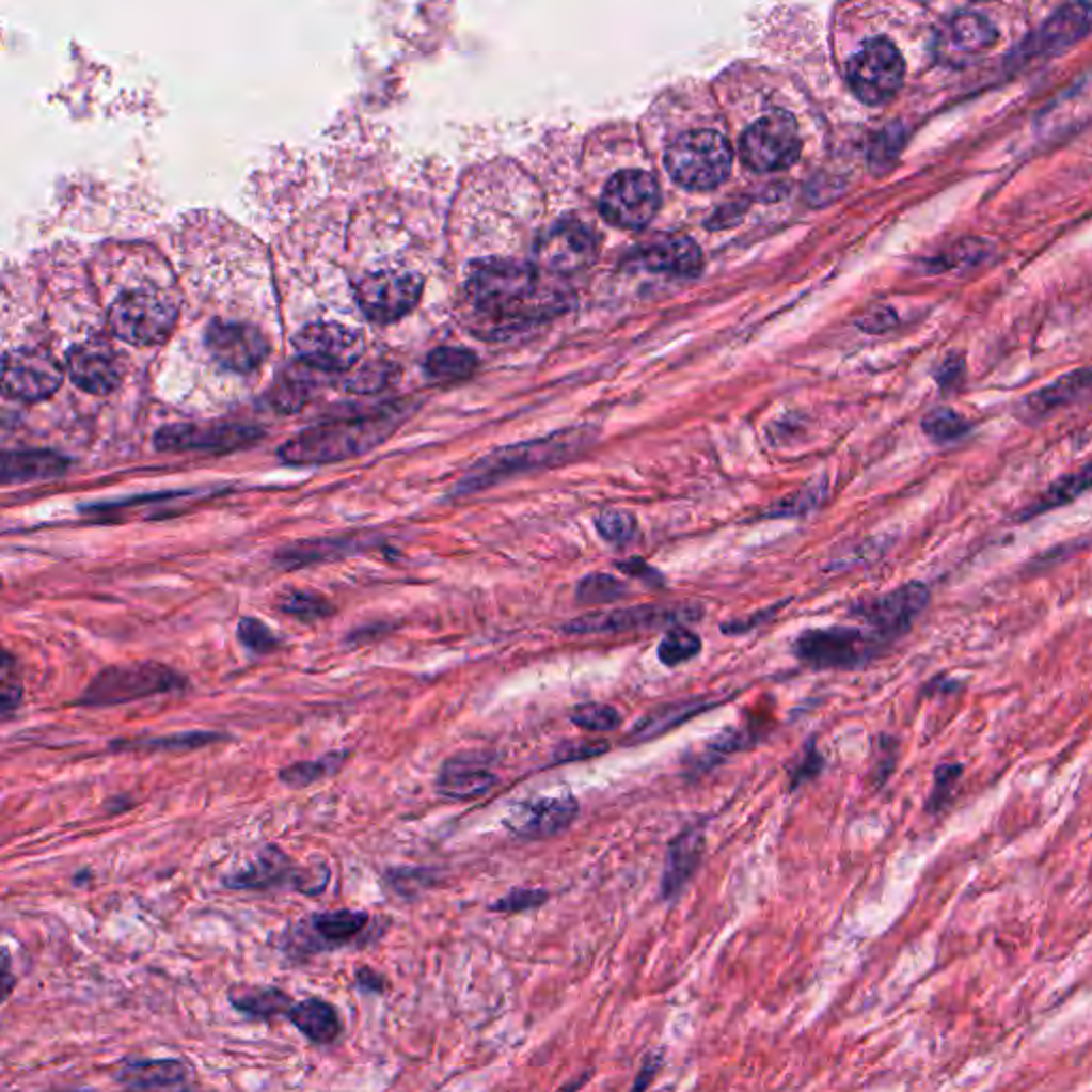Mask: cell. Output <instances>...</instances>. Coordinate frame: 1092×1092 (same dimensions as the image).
Instances as JSON below:
<instances>
[{"label": "cell", "instance_id": "cell-1", "mask_svg": "<svg viewBox=\"0 0 1092 1092\" xmlns=\"http://www.w3.org/2000/svg\"><path fill=\"white\" fill-rule=\"evenodd\" d=\"M401 414L395 408L337 416L333 421L314 425L286 440L278 457L288 465H320L346 461L365 455L374 446L382 444L399 425Z\"/></svg>", "mask_w": 1092, "mask_h": 1092}, {"label": "cell", "instance_id": "cell-2", "mask_svg": "<svg viewBox=\"0 0 1092 1092\" xmlns=\"http://www.w3.org/2000/svg\"><path fill=\"white\" fill-rule=\"evenodd\" d=\"M188 685L190 681L179 670L154 660L113 664L96 672L73 705L81 709H109L152 696L184 692Z\"/></svg>", "mask_w": 1092, "mask_h": 1092}, {"label": "cell", "instance_id": "cell-3", "mask_svg": "<svg viewBox=\"0 0 1092 1092\" xmlns=\"http://www.w3.org/2000/svg\"><path fill=\"white\" fill-rule=\"evenodd\" d=\"M536 290V271L517 260H485L472 267L465 301L482 320H504L527 305Z\"/></svg>", "mask_w": 1092, "mask_h": 1092}, {"label": "cell", "instance_id": "cell-4", "mask_svg": "<svg viewBox=\"0 0 1092 1092\" xmlns=\"http://www.w3.org/2000/svg\"><path fill=\"white\" fill-rule=\"evenodd\" d=\"M664 162L672 179L681 186L711 190L728 179L732 147L717 130H690L668 145Z\"/></svg>", "mask_w": 1092, "mask_h": 1092}, {"label": "cell", "instance_id": "cell-5", "mask_svg": "<svg viewBox=\"0 0 1092 1092\" xmlns=\"http://www.w3.org/2000/svg\"><path fill=\"white\" fill-rule=\"evenodd\" d=\"M890 645L852 626L813 628L794 640V655L813 670H860Z\"/></svg>", "mask_w": 1092, "mask_h": 1092}, {"label": "cell", "instance_id": "cell-6", "mask_svg": "<svg viewBox=\"0 0 1092 1092\" xmlns=\"http://www.w3.org/2000/svg\"><path fill=\"white\" fill-rule=\"evenodd\" d=\"M576 448V440L572 438H549L540 442L519 444L504 450H497L495 455L485 457L478 461L453 489V497H463L478 493L482 489L493 487L500 480H506L510 476H517L521 472L538 470L544 465L561 463L568 459Z\"/></svg>", "mask_w": 1092, "mask_h": 1092}, {"label": "cell", "instance_id": "cell-7", "mask_svg": "<svg viewBox=\"0 0 1092 1092\" xmlns=\"http://www.w3.org/2000/svg\"><path fill=\"white\" fill-rule=\"evenodd\" d=\"M700 617L702 608L698 604H640L587 613L564 623L561 632L570 636H613L660 628H677L683 623L698 621Z\"/></svg>", "mask_w": 1092, "mask_h": 1092}, {"label": "cell", "instance_id": "cell-8", "mask_svg": "<svg viewBox=\"0 0 1092 1092\" xmlns=\"http://www.w3.org/2000/svg\"><path fill=\"white\" fill-rule=\"evenodd\" d=\"M931 587L922 581H909L892 591L858 600L850 615L862 621L873 636L892 645L907 636L914 623L931 606Z\"/></svg>", "mask_w": 1092, "mask_h": 1092}, {"label": "cell", "instance_id": "cell-9", "mask_svg": "<svg viewBox=\"0 0 1092 1092\" xmlns=\"http://www.w3.org/2000/svg\"><path fill=\"white\" fill-rule=\"evenodd\" d=\"M177 307L156 290H126L109 310V327L130 346L162 344L175 329Z\"/></svg>", "mask_w": 1092, "mask_h": 1092}, {"label": "cell", "instance_id": "cell-10", "mask_svg": "<svg viewBox=\"0 0 1092 1092\" xmlns=\"http://www.w3.org/2000/svg\"><path fill=\"white\" fill-rule=\"evenodd\" d=\"M852 92L867 105H884L905 81V60L888 38L867 41L845 68Z\"/></svg>", "mask_w": 1092, "mask_h": 1092}, {"label": "cell", "instance_id": "cell-11", "mask_svg": "<svg viewBox=\"0 0 1092 1092\" xmlns=\"http://www.w3.org/2000/svg\"><path fill=\"white\" fill-rule=\"evenodd\" d=\"M999 43L997 23L974 9L952 13L935 32V58L950 68H965L982 60Z\"/></svg>", "mask_w": 1092, "mask_h": 1092}, {"label": "cell", "instance_id": "cell-12", "mask_svg": "<svg viewBox=\"0 0 1092 1092\" xmlns=\"http://www.w3.org/2000/svg\"><path fill=\"white\" fill-rule=\"evenodd\" d=\"M801 132L796 120L786 111H771L751 124L741 139V154L754 171H784L798 160Z\"/></svg>", "mask_w": 1092, "mask_h": 1092}, {"label": "cell", "instance_id": "cell-13", "mask_svg": "<svg viewBox=\"0 0 1092 1092\" xmlns=\"http://www.w3.org/2000/svg\"><path fill=\"white\" fill-rule=\"evenodd\" d=\"M423 295V278L414 271L386 267L367 273L357 286V301L374 322L389 325L410 314Z\"/></svg>", "mask_w": 1092, "mask_h": 1092}, {"label": "cell", "instance_id": "cell-14", "mask_svg": "<svg viewBox=\"0 0 1092 1092\" xmlns=\"http://www.w3.org/2000/svg\"><path fill=\"white\" fill-rule=\"evenodd\" d=\"M329 869L327 865L312 869H299L278 845H267L258 852L256 860L224 877V886L231 890H271L280 886H292L303 895H318L327 888Z\"/></svg>", "mask_w": 1092, "mask_h": 1092}, {"label": "cell", "instance_id": "cell-15", "mask_svg": "<svg viewBox=\"0 0 1092 1092\" xmlns=\"http://www.w3.org/2000/svg\"><path fill=\"white\" fill-rule=\"evenodd\" d=\"M662 203L655 177L647 171H621L606 184L600 196L602 216L619 228H643L653 220Z\"/></svg>", "mask_w": 1092, "mask_h": 1092}, {"label": "cell", "instance_id": "cell-16", "mask_svg": "<svg viewBox=\"0 0 1092 1092\" xmlns=\"http://www.w3.org/2000/svg\"><path fill=\"white\" fill-rule=\"evenodd\" d=\"M1091 32V2L1063 4L1020 47L1014 49L1012 62L1025 66L1033 60L1055 58L1087 38Z\"/></svg>", "mask_w": 1092, "mask_h": 1092}, {"label": "cell", "instance_id": "cell-17", "mask_svg": "<svg viewBox=\"0 0 1092 1092\" xmlns=\"http://www.w3.org/2000/svg\"><path fill=\"white\" fill-rule=\"evenodd\" d=\"M301 363L318 371H346L363 357V337L337 322H314L292 337Z\"/></svg>", "mask_w": 1092, "mask_h": 1092}, {"label": "cell", "instance_id": "cell-18", "mask_svg": "<svg viewBox=\"0 0 1092 1092\" xmlns=\"http://www.w3.org/2000/svg\"><path fill=\"white\" fill-rule=\"evenodd\" d=\"M384 538L376 532H346L320 538L295 540L280 547L273 553V566L284 572H295L316 564H333L339 559H348L361 553H369L382 549Z\"/></svg>", "mask_w": 1092, "mask_h": 1092}, {"label": "cell", "instance_id": "cell-19", "mask_svg": "<svg viewBox=\"0 0 1092 1092\" xmlns=\"http://www.w3.org/2000/svg\"><path fill=\"white\" fill-rule=\"evenodd\" d=\"M581 805L572 794L532 796L510 807L504 826L519 839L540 841L566 833L579 818Z\"/></svg>", "mask_w": 1092, "mask_h": 1092}, {"label": "cell", "instance_id": "cell-20", "mask_svg": "<svg viewBox=\"0 0 1092 1092\" xmlns=\"http://www.w3.org/2000/svg\"><path fill=\"white\" fill-rule=\"evenodd\" d=\"M62 384L60 365L38 348H15L2 361V389L21 401H43Z\"/></svg>", "mask_w": 1092, "mask_h": 1092}, {"label": "cell", "instance_id": "cell-21", "mask_svg": "<svg viewBox=\"0 0 1092 1092\" xmlns=\"http://www.w3.org/2000/svg\"><path fill=\"white\" fill-rule=\"evenodd\" d=\"M205 348L218 365L237 374L254 371L269 354V344L256 327L233 320H213L205 331Z\"/></svg>", "mask_w": 1092, "mask_h": 1092}, {"label": "cell", "instance_id": "cell-22", "mask_svg": "<svg viewBox=\"0 0 1092 1092\" xmlns=\"http://www.w3.org/2000/svg\"><path fill=\"white\" fill-rule=\"evenodd\" d=\"M263 433L250 425H171L154 436L158 450L181 453V450H211L231 453L254 444Z\"/></svg>", "mask_w": 1092, "mask_h": 1092}, {"label": "cell", "instance_id": "cell-23", "mask_svg": "<svg viewBox=\"0 0 1092 1092\" xmlns=\"http://www.w3.org/2000/svg\"><path fill=\"white\" fill-rule=\"evenodd\" d=\"M369 924L367 912L337 909L325 914H312L290 931V944L301 952L316 954L337 950L352 944Z\"/></svg>", "mask_w": 1092, "mask_h": 1092}, {"label": "cell", "instance_id": "cell-24", "mask_svg": "<svg viewBox=\"0 0 1092 1092\" xmlns=\"http://www.w3.org/2000/svg\"><path fill=\"white\" fill-rule=\"evenodd\" d=\"M598 243L589 228L581 222H559L549 228L538 246L536 256L542 267L555 273H574L596 260Z\"/></svg>", "mask_w": 1092, "mask_h": 1092}, {"label": "cell", "instance_id": "cell-25", "mask_svg": "<svg viewBox=\"0 0 1092 1092\" xmlns=\"http://www.w3.org/2000/svg\"><path fill=\"white\" fill-rule=\"evenodd\" d=\"M497 786V775L489 769L487 756L468 751L448 758L436 777V792L448 801H476Z\"/></svg>", "mask_w": 1092, "mask_h": 1092}, {"label": "cell", "instance_id": "cell-26", "mask_svg": "<svg viewBox=\"0 0 1092 1092\" xmlns=\"http://www.w3.org/2000/svg\"><path fill=\"white\" fill-rule=\"evenodd\" d=\"M66 369L73 384L92 395H107L122 380L115 354L98 342L73 346L66 352Z\"/></svg>", "mask_w": 1092, "mask_h": 1092}, {"label": "cell", "instance_id": "cell-27", "mask_svg": "<svg viewBox=\"0 0 1092 1092\" xmlns=\"http://www.w3.org/2000/svg\"><path fill=\"white\" fill-rule=\"evenodd\" d=\"M705 854V830L698 826L685 828L672 843L666 856L662 875V899L675 901L685 890Z\"/></svg>", "mask_w": 1092, "mask_h": 1092}, {"label": "cell", "instance_id": "cell-28", "mask_svg": "<svg viewBox=\"0 0 1092 1092\" xmlns=\"http://www.w3.org/2000/svg\"><path fill=\"white\" fill-rule=\"evenodd\" d=\"M1089 393H1092V367L1076 369L1072 374H1065L1057 382L1031 393L1020 403V416L1031 423L1044 421L1059 408L1080 401Z\"/></svg>", "mask_w": 1092, "mask_h": 1092}, {"label": "cell", "instance_id": "cell-29", "mask_svg": "<svg viewBox=\"0 0 1092 1092\" xmlns=\"http://www.w3.org/2000/svg\"><path fill=\"white\" fill-rule=\"evenodd\" d=\"M717 705L719 702H715L711 698H690V700L660 705L634 724V728L628 732V741L630 743H647L658 737H664L672 728H679L687 719H692L705 711H711Z\"/></svg>", "mask_w": 1092, "mask_h": 1092}, {"label": "cell", "instance_id": "cell-30", "mask_svg": "<svg viewBox=\"0 0 1092 1092\" xmlns=\"http://www.w3.org/2000/svg\"><path fill=\"white\" fill-rule=\"evenodd\" d=\"M70 461L53 450H11L2 455V485L51 480L68 472Z\"/></svg>", "mask_w": 1092, "mask_h": 1092}, {"label": "cell", "instance_id": "cell-31", "mask_svg": "<svg viewBox=\"0 0 1092 1092\" xmlns=\"http://www.w3.org/2000/svg\"><path fill=\"white\" fill-rule=\"evenodd\" d=\"M188 1067L177 1059H126L117 1070V1082L130 1091L171 1089L186 1080Z\"/></svg>", "mask_w": 1092, "mask_h": 1092}, {"label": "cell", "instance_id": "cell-32", "mask_svg": "<svg viewBox=\"0 0 1092 1092\" xmlns=\"http://www.w3.org/2000/svg\"><path fill=\"white\" fill-rule=\"evenodd\" d=\"M1091 489L1092 461L1087 463V465H1082L1080 470H1076L1072 474H1065L1059 480H1055L1040 497L1029 502L1016 515V523H1029V521H1033V519H1038L1042 515H1048L1053 510L1065 508V506H1070L1072 502H1076L1078 497H1082Z\"/></svg>", "mask_w": 1092, "mask_h": 1092}, {"label": "cell", "instance_id": "cell-33", "mask_svg": "<svg viewBox=\"0 0 1092 1092\" xmlns=\"http://www.w3.org/2000/svg\"><path fill=\"white\" fill-rule=\"evenodd\" d=\"M645 265L660 273L698 275L702 252L690 237H664L645 250Z\"/></svg>", "mask_w": 1092, "mask_h": 1092}, {"label": "cell", "instance_id": "cell-34", "mask_svg": "<svg viewBox=\"0 0 1092 1092\" xmlns=\"http://www.w3.org/2000/svg\"><path fill=\"white\" fill-rule=\"evenodd\" d=\"M288 1020L295 1029L312 1044H333L342 1033V1020L337 1010L322 999H305L295 1003L288 1012Z\"/></svg>", "mask_w": 1092, "mask_h": 1092}, {"label": "cell", "instance_id": "cell-35", "mask_svg": "<svg viewBox=\"0 0 1092 1092\" xmlns=\"http://www.w3.org/2000/svg\"><path fill=\"white\" fill-rule=\"evenodd\" d=\"M226 741V734L211 732V730H190V732H175L164 737H152V739H120L111 741V751H143V754H181V751H196L216 743Z\"/></svg>", "mask_w": 1092, "mask_h": 1092}, {"label": "cell", "instance_id": "cell-36", "mask_svg": "<svg viewBox=\"0 0 1092 1092\" xmlns=\"http://www.w3.org/2000/svg\"><path fill=\"white\" fill-rule=\"evenodd\" d=\"M312 371H316V369L305 363L286 367L280 374V378L271 384V389L267 391L269 406L284 414L297 412L310 399V395L314 391L316 380H314Z\"/></svg>", "mask_w": 1092, "mask_h": 1092}, {"label": "cell", "instance_id": "cell-37", "mask_svg": "<svg viewBox=\"0 0 1092 1092\" xmlns=\"http://www.w3.org/2000/svg\"><path fill=\"white\" fill-rule=\"evenodd\" d=\"M228 1001L239 1014L256 1020H271L280 1014L288 1016V1012L292 1010V999L284 991L273 986L235 988L228 995Z\"/></svg>", "mask_w": 1092, "mask_h": 1092}, {"label": "cell", "instance_id": "cell-38", "mask_svg": "<svg viewBox=\"0 0 1092 1092\" xmlns=\"http://www.w3.org/2000/svg\"><path fill=\"white\" fill-rule=\"evenodd\" d=\"M346 758H348V751H331L316 760L295 762V764L284 766L278 773V779L288 790H305L314 784H320V781L337 775L342 771V766L346 764Z\"/></svg>", "mask_w": 1092, "mask_h": 1092}, {"label": "cell", "instance_id": "cell-39", "mask_svg": "<svg viewBox=\"0 0 1092 1092\" xmlns=\"http://www.w3.org/2000/svg\"><path fill=\"white\" fill-rule=\"evenodd\" d=\"M275 608L301 623H314V621L329 619L337 611L335 604L327 596H322L314 589H288L278 598Z\"/></svg>", "mask_w": 1092, "mask_h": 1092}, {"label": "cell", "instance_id": "cell-40", "mask_svg": "<svg viewBox=\"0 0 1092 1092\" xmlns=\"http://www.w3.org/2000/svg\"><path fill=\"white\" fill-rule=\"evenodd\" d=\"M476 354L463 348H438L429 352L425 361V371L429 378L440 382H453L468 378L476 369Z\"/></svg>", "mask_w": 1092, "mask_h": 1092}, {"label": "cell", "instance_id": "cell-41", "mask_svg": "<svg viewBox=\"0 0 1092 1092\" xmlns=\"http://www.w3.org/2000/svg\"><path fill=\"white\" fill-rule=\"evenodd\" d=\"M974 425L952 408H935L922 418V431L939 446L954 444L969 436Z\"/></svg>", "mask_w": 1092, "mask_h": 1092}, {"label": "cell", "instance_id": "cell-42", "mask_svg": "<svg viewBox=\"0 0 1092 1092\" xmlns=\"http://www.w3.org/2000/svg\"><path fill=\"white\" fill-rule=\"evenodd\" d=\"M630 596V589L623 581L606 572H594L581 579L576 585V602L585 606H602L615 604Z\"/></svg>", "mask_w": 1092, "mask_h": 1092}, {"label": "cell", "instance_id": "cell-43", "mask_svg": "<svg viewBox=\"0 0 1092 1092\" xmlns=\"http://www.w3.org/2000/svg\"><path fill=\"white\" fill-rule=\"evenodd\" d=\"M700 651H702L700 636L685 626L670 628L658 645V658L668 668L681 666V664L698 658Z\"/></svg>", "mask_w": 1092, "mask_h": 1092}, {"label": "cell", "instance_id": "cell-44", "mask_svg": "<svg viewBox=\"0 0 1092 1092\" xmlns=\"http://www.w3.org/2000/svg\"><path fill=\"white\" fill-rule=\"evenodd\" d=\"M596 532L608 544L626 547V544L634 542V538L638 534V521L628 510L608 508L596 517Z\"/></svg>", "mask_w": 1092, "mask_h": 1092}, {"label": "cell", "instance_id": "cell-45", "mask_svg": "<svg viewBox=\"0 0 1092 1092\" xmlns=\"http://www.w3.org/2000/svg\"><path fill=\"white\" fill-rule=\"evenodd\" d=\"M23 702V683L17 666V658L11 651L2 653L0 664V711L2 722H9Z\"/></svg>", "mask_w": 1092, "mask_h": 1092}, {"label": "cell", "instance_id": "cell-46", "mask_svg": "<svg viewBox=\"0 0 1092 1092\" xmlns=\"http://www.w3.org/2000/svg\"><path fill=\"white\" fill-rule=\"evenodd\" d=\"M965 775V766L961 762H944L935 769L933 775V788L927 801V813L937 816L941 813L954 798L956 786Z\"/></svg>", "mask_w": 1092, "mask_h": 1092}, {"label": "cell", "instance_id": "cell-47", "mask_svg": "<svg viewBox=\"0 0 1092 1092\" xmlns=\"http://www.w3.org/2000/svg\"><path fill=\"white\" fill-rule=\"evenodd\" d=\"M237 640L254 655H271L282 647V638L260 619L241 617L237 621Z\"/></svg>", "mask_w": 1092, "mask_h": 1092}, {"label": "cell", "instance_id": "cell-48", "mask_svg": "<svg viewBox=\"0 0 1092 1092\" xmlns=\"http://www.w3.org/2000/svg\"><path fill=\"white\" fill-rule=\"evenodd\" d=\"M570 722L589 732H611L621 726V715L615 707L602 702L579 705L570 713Z\"/></svg>", "mask_w": 1092, "mask_h": 1092}, {"label": "cell", "instance_id": "cell-49", "mask_svg": "<svg viewBox=\"0 0 1092 1092\" xmlns=\"http://www.w3.org/2000/svg\"><path fill=\"white\" fill-rule=\"evenodd\" d=\"M905 141H907V132H905V126H903V124H899V122H897V124L886 126V128H884V130L875 137L873 147H871V164H873V169H877V171H882V173H884V171H888V169L897 162V158H899V154H901V149H903Z\"/></svg>", "mask_w": 1092, "mask_h": 1092}, {"label": "cell", "instance_id": "cell-50", "mask_svg": "<svg viewBox=\"0 0 1092 1092\" xmlns=\"http://www.w3.org/2000/svg\"><path fill=\"white\" fill-rule=\"evenodd\" d=\"M826 497V489L824 485H811L781 502H777L771 510H766L762 517L766 519H786V517H803V515H809L813 512L816 508L822 506Z\"/></svg>", "mask_w": 1092, "mask_h": 1092}, {"label": "cell", "instance_id": "cell-51", "mask_svg": "<svg viewBox=\"0 0 1092 1092\" xmlns=\"http://www.w3.org/2000/svg\"><path fill=\"white\" fill-rule=\"evenodd\" d=\"M899 762V741L892 737H880L875 745V764L871 771V779L875 788H884L895 773Z\"/></svg>", "mask_w": 1092, "mask_h": 1092}, {"label": "cell", "instance_id": "cell-52", "mask_svg": "<svg viewBox=\"0 0 1092 1092\" xmlns=\"http://www.w3.org/2000/svg\"><path fill=\"white\" fill-rule=\"evenodd\" d=\"M547 899H549V895L544 890L517 888V890L508 892L504 899L495 901L491 905V909L497 912V914H521V912H529V909L542 907L547 903Z\"/></svg>", "mask_w": 1092, "mask_h": 1092}, {"label": "cell", "instance_id": "cell-53", "mask_svg": "<svg viewBox=\"0 0 1092 1092\" xmlns=\"http://www.w3.org/2000/svg\"><path fill=\"white\" fill-rule=\"evenodd\" d=\"M826 762L824 758L820 756V751L816 749L813 741L807 745L805 749V756L794 764V771L790 773V781H792V790H798L803 784L816 779L822 771H824Z\"/></svg>", "mask_w": 1092, "mask_h": 1092}, {"label": "cell", "instance_id": "cell-54", "mask_svg": "<svg viewBox=\"0 0 1092 1092\" xmlns=\"http://www.w3.org/2000/svg\"><path fill=\"white\" fill-rule=\"evenodd\" d=\"M617 570H621L623 574H628V576H632V579H636V581H640L643 585L653 587V589H662V587L666 585L664 574H662L658 568L649 566V564H647L645 559H640V557H632V559L617 561Z\"/></svg>", "mask_w": 1092, "mask_h": 1092}, {"label": "cell", "instance_id": "cell-55", "mask_svg": "<svg viewBox=\"0 0 1092 1092\" xmlns=\"http://www.w3.org/2000/svg\"><path fill=\"white\" fill-rule=\"evenodd\" d=\"M604 751H608V743H604V741H574V743L561 745L557 749L553 762H557V764L579 762V760L596 758V756H600Z\"/></svg>", "mask_w": 1092, "mask_h": 1092}, {"label": "cell", "instance_id": "cell-56", "mask_svg": "<svg viewBox=\"0 0 1092 1092\" xmlns=\"http://www.w3.org/2000/svg\"><path fill=\"white\" fill-rule=\"evenodd\" d=\"M391 886L408 897V886H414V890H423L431 884V873L425 869H395L389 873Z\"/></svg>", "mask_w": 1092, "mask_h": 1092}, {"label": "cell", "instance_id": "cell-57", "mask_svg": "<svg viewBox=\"0 0 1092 1092\" xmlns=\"http://www.w3.org/2000/svg\"><path fill=\"white\" fill-rule=\"evenodd\" d=\"M779 608H781V604H773V606H769V608H764V611H758L754 617H749V619H745V621H730V623L722 626V632H724V634H730V636L751 632L754 628H758V626H762L764 621H769L771 617H775Z\"/></svg>", "mask_w": 1092, "mask_h": 1092}, {"label": "cell", "instance_id": "cell-58", "mask_svg": "<svg viewBox=\"0 0 1092 1092\" xmlns=\"http://www.w3.org/2000/svg\"><path fill=\"white\" fill-rule=\"evenodd\" d=\"M963 376H965V359L961 354L959 357L956 354L948 357L941 363V367L937 369V382H939L941 389L954 386L959 380H963Z\"/></svg>", "mask_w": 1092, "mask_h": 1092}, {"label": "cell", "instance_id": "cell-59", "mask_svg": "<svg viewBox=\"0 0 1092 1092\" xmlns=\"http://www.w3.org/2000/svg\"><path fill=\"white\" fill-rule=\"evenodd\" d=\"M357 984H359V988H361V991H365V993H378V995H380V993L384 991V986H386L384 978H382L378 971L369 969V967H361V969H357Z\"/></svg>", "mask_w": 1092, "mask_h": 1092}, {"label": "cell", "instance_id": "cell-60", "mask_svg": "<svg viewBox=\"0 0 1092 1092\" xmlns=\"http://www.w3.org/2000/svg\"><path fill=\"white\" fill-rule=\"evenodd\" d=\"M963 685L956 681V679H948L946 675H939L935 677L927 687H924V696H937V694H956Z\"/></svg>", "mask_w": 1092, "mask_h": 1092}, {"label": "cell", "instance_id": "cell-61", "mask_svg": "<svg viewBox=\"0 0 1092 1092\" xmlns=\"http://www.w3.org/2000/svg\"><path fill=\"white\" fill-rule=\"evenodd\" d=\"M658 1070H660V1061L649 1059V1061L643 1065V1070H640V1074H638V1078H636V1085H634L632 1092L647 1091V1087L651 1085L653 1076H658Z\"/></svg>", "mask_w": 1092, "mask_h": 1092}, {"label": "cell", "instance_id": "cell-62", "mask_svg": "<svg viewBox=\"0 0 1092 1092\" xmlns=\"http://www.w3.org/2000/svg\"><path fill=\"white\" fill-rule=\"evenodd\" d=\"M13 988V978H11V959H9V952L4 950L2 954V997L6 999L9 993Z\"/></svg>", "mask_w": 1092, "mask_h": 1092}, {"label": "cell", "instance_id": "cell-63", "mask_svg": "<svg viewBox=\"0 0 1092 1092\" xmlns=\"http://www.w3.org/2000/svg\"><path fill=\"white\" fill-rule=\"evenodd\" d=\"M585 1080H587V1078H583V1080H579V1082H574V1085H568V1087H566V1089H561V1091H559V1092H574V1091H579V1089H581V1087H583V1082H585Z\"/></svg>", "mask_w": 1092, "mask_h": 1092}]
</instances>
